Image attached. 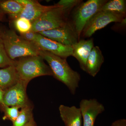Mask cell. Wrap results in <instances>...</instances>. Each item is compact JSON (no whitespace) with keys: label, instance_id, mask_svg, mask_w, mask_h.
<instances>
[{"label":"cell","instance_id":"1","mask_svg":"<svg viewBox=\"0 0 126 126\" xmlns=\"http://www.w3.org/2000/svg\"><path fill=\"white\" fill-rule=\"evenodd\" d=\"M39 54L48 63L53 76L65 84L72 94H75L81 80L79 73L70 67L65 59L41 49Z\"/></svg>","mask_w":126,"mask_h":126},{"label":"cell","instance_id":"2","mask_svg":"<svg viewBox=\"0 0 126 126\" xmlns=\"http://www.w3.org/2000/svg\"><path fill=\"white\" fill-rule=\"evenodd\" d=\"M1 39L7 54L12 60L39 55L40 49L35 42L25 40L13 30L2 32Z\"/></svg>","mask_w":126,"mask_h":126},{"label":"cell","instance_id":"3","mask_svg":"<svg viewBox=\"0 0 126 126\" xmlns=\"http://www.w3.org/2000/svg\"><path fill=\"white\" fill-rule=\"evenodd\" d=\"M15 66L19 79L28 83L36 77L53 76L49 66L39 55L21 58L16 61Z\"/></svg>","mask_w":126,"mask_h":126},{"label":"cell","instance_id":"4","mask_svg":"<svg viewBox=\"0 0 126 126\" xmlns=\"http://www.w3.org/2000/svg\"><path fill=\"white\" fill-rule=\"evenodd\" d=\"M68 11L59 5L45 12L32 23L31 31L35 33L49 30L61 27L68 21Z\"/></svg>","mask_w":126,"mask_h":126},{"label":"cell","instance_id":"5","mask_svg":"<svg viewBox=\"0 0 126 126\" xmlns=\"http://www.w3.org/2000/svg\"><path fill=\"white\" fill-rule=\"evenodd\" d=\"M107 0H89L82 3L75 11L72 23L79 38L85 25L90 18L100 11Z\"/></svg>","mask_w":126,"mask_h":126},{"label":"cell","instance_id":"6","mask_svg":"<svg viewBox=\"0 0 126 126\" xmlns=\"http://www.w3.org/2000/svg\"><path fill=\"white\" fill-rule=\"evenodd\" d=\"M126 15L109 11H99L95 14L85 25L82 33L84 37L89 38L97 31L112 22L120 23Z\"/></svg>","mask_w":126,"mask_h":126},{"label":"cell","instance_id":"7","mask_svg":"<svg viewBox=\"0 0 126 126\" xmlns=\"http://www.w3.org/2000/svg\"><path fill=\"white\" fill-rule=\"evenodd\" d=\"M43 36L63 45L72 47L79 40L72 24L69 21L61 27L38 33Z\"/></svg>","mask_w":126,"mask_h":126},{"label":"cell","instance_id":"8","mask_svg":"<svg viewBox=\"0 0 126 126\" xmlns=\"http://www.w3.org/2000/svg\"><path fill=\"white\" fill-rule=\"evenodd\" d=\"M28 84L27 82L20 79L15 84L5 90L2 105L21 108L28 104L26 94Z\"/></svg>","mask_w":126,"mask_h":126},{"label":"cell","instance_id":"9","mask_svg":"<svg viewBox=\"0 0 126 126\" xmlns=\"http://www.w3.org/2000/svg\"><path fill=\"white\" fill-rule=\"evenodd\" d=\"M79 109L82 119L83 126H94L98 115L105 111V107L95 98L82 99L79 103Z\"/></svg>","mask_w":126,"mask_h":126},{"label":"cell","instance_id":"10","mask_svg":"<svg viewBox=\"0 0 126 126\" xmlns=\"http://www.w3.org/2000/svg\"><path fill=\"white\" fill-rule=\"evenodd\" d=\"M38 33L35 43L41 50L49 52L64 59L72 56V47L63 45Z\"/></svg>","mask_w":126,"mask_h":126},{"label":"cell","instance_id":"11","mask_svg":"<svg viewBox=\"0 0 126 126\" xmlns=\"http://www.w3.org/2000/svg\"><path fill=\"white\" fill-rule=\"evenodd\" d=\"M58 6L57 4L53 5H43L38 1L29 0L20 13L16 15L9 16L12 21L17 18H21L27 19L32 23L46 12Z\"/></svg>","mask_w":126,"mask_h":126},{"label":"cell","instance_id":"12","mask_svg":"<svg viewBox=\"0 0 126 126\" xmlns=\"http://www.w3.org/2000/svg\"><path fill=\"white\" fill-rule=\"evenodd\" d=\"M72 47V56L77 59L81 69L85 72L87 60L94 47L93 40L90 39L79 40Z\"/></svg>","mask_w":126,"mask_h":126},{"label":"cell","instance_id":"13","mask_svg":"<svg viewBox=\"0 0 126 126\" xmlns=\"http://www.w3.org/2000/svg\"><path fill=\"white\" fill-rule=\"evenodd\" d=\"M60 117L65 126H82V119L79 108L61 105L59 107Z\"/></svg>","mask_w":126,"mask_h":126},{"label":"cell","instance_id":"14","mask_svg":"<svg viewBox=\"0 0 126 126\" xmlns=\"http://www.w3.org/2000/svg\"><path fill=\"white\" fill-rule=\"evenodd\" d=\"M102 53L98 46H94L87 60L85 72L94 77L99 72L104 62Z\"/></svg>","mask_w":126,"mask_h":126},{"label":"cell","instance_id":"15","mask_svg":"<svg viewBox=\"0 0 126 126\" xmlns=\"http://www.w3.org/2000/svg\"><path fill=\"white\" fill-rule=\"evenodd\" d=\"M15 65L0 69V88L4 91L20 80Z\"/></svg>","mask_w":126,"mask_h":126},{"label":"cell","instance_id":"16","mask_svg":"<svg viewBox=\"0 0 126 126\" xmlns=\"http://www.w3.org/2000/svg\"><path fill=\"white\" fill-rule=\"evenodd\" d=\"M126 1L111 0L107 1L103 5L100 11H109L116 14L126 15Z\"/></svg>","mask_w":126,"mask_h":126},{"label":"cell","instance_id":"17","mask_svg":"<svg viewBox=\"0 0 126 126\" xmlns=\"http://www.w3.org/2000/svg\"><path fill=\"white\" fill-rule=\"evenodd\" d=\"M24 7L15 0L0 1V9L4 14L9 16L16 15L23 11Z\"/></svg>","mask_w":126,"mask_h":126},{"label":"cell","instance_id":"18","mask_svg":"<svg viewBox=\"0 0 126 126\" xmlns=\"http://www.w3.org/2000/svg\"><path fill=\"white\" fill-rule=\"evenodd\" d=\"M19 113L12 126H25L33 119L32 108L29 104L21 108Z\"/></svg>","mask_w":126,"mask_h":126},{"label":"cell","instance_id":"19","mask_svg":"<svg viewBox=\"0 0 126 126\" xmlns=\"http://www.w3.org/2000/svg\"><path fill=\"white\" fill-rule=\"evenodd\" d=\"M13 21L16 30L20 34L24 33L31 30L32 23L27 19L19 18Z\"/></svg>","mask_w":126,"mask_h":126},{"label":"cell","instance_id":"20","mask_svg":"<svg viewBox=\"0 0 126 126\" xmlns=\"http://www.w3.org/2000/svg\"><path fill=\"white\" fill-rule=\"evenodd\" d=\"M16 61L9 58L4 48L1 39H0V68L15 65Z\"/></svg>","mask_w":126,"mask_h":126},{"label":"cell","instance_id":"21","mask_svg":"<svg viewBox=\"0 0 126 126\" xmlns=\"http://www.w3.org/2000/svg\"><path fill=\"white\" fill-rule=\"evenodd\" d=\"M4 112L5 115L3 119H9L13 122L15 121L19 113V108L17 107H9L4 105H1Z\"/></svg>","mask_w":126,"mask_h":126},{"label":"cell","instance_id":"22","mask_svg":"<svg viewBox=\"0 0 126 126\" xmlns=\"http://www.w3.org/2000/svg\"><path fill=\"white\" fill-rule=\"evenodd\" d=\"M81 1L79 0H61L57 4L64 7L69 12L74 7L81 2Z\"/></svg>","mask_w":126,"mask_h":126},{"label":"cell","instance_id":"23","mask_svg":"<svg viewBox=\"0 0 126 126\" xmlns=\"http://www.w3.org/2000/svg\"><path fill=\"white\" fill-rule=\"evenodd\" d=\"M38 33L31 30L24 33L20 34V36L25 40L30 42H35L37 39Z\"/></svg>","mask_w":126,"mask_h":126},{"label":"cell","instance_id":"24","mask_svg":"<svg viewBox=\"0 0 126 126\" xmlns=\"http://www.w3.org/2000/svg\"><path fill=\"white\" fill-rule=\"evenodd\" d=\"M111 126H126V120L125 119H118L112 123Z\"/></svg>","mask_w":126,"mask_h":126},{"label":"cell","instance_id":"25","mask_svg":"<svg viewBox=\"0 0 126 126\" xmlns=\"http://www.w3.org/2000/svg\"><path fill=\"white\" fill-rule=\"evenodd\" d=\"M4 91L0 88V104L1 105H3V96H4Z\"/></svg>","mask_w":126,"mask_h":126},{"label":"cell","instance_id":"26","mask_svg":"<svg viewBox=\"0 0 126 126\" xmlns=\"http://www.w3.org/2000/svg\"><path fill=\"white\" fill-rule=\"evenodd\" d=\"M25 126H36V123L34 121V119L32 120L28 124Z\"/></svg>","mask_w":126,"mask_h":126},{"label":"cell","instance_id":"27","mask_svg":"<svg viewBox=\"0 0 126 126\" xmlns=\"http://www.w3.org/2000/svg\"><path fill=\"white\" fill-rule=\"evenodd\" d=\"M126 18H123L119 23H120V25L121 26H125L126 25Z\"/></svg>","mask_w":126,"mask_h":126},{"label":"cell","instance_id":"28","mask_svg":"<svg viewBox=\"0 0 126 126\" xmlns=\"http://www.w3.org/2000/svg\"><path fill=\"white\" fill-rule=\"evenodd\" d=\"M4 14L0 9V21H1L4 19Z\"/></svg>","mask_w":126,"mask_h":126},{"label":"cell","instance_id":"29","mask_svg":"<svg viewBox=\"0 0 126 126\" xmlns=\"http://www.w3.org/2000/svg\"><path fill=\"white\" fill-rule=\"evenodd\" d=\"M2 32L0 30V39L1 38V36H2Z\"/></svg>","mask_w":126,"mask_h":126}]
</instances>
